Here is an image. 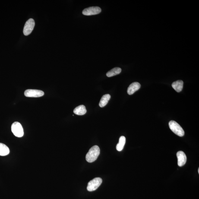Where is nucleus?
Segmentation results:
<instances>
[{"label":"nucleus","instance_id":"1","mask_svg":"<svg viewBox=\"0 0 199 199\" xmlns=\"http://www.w3.org/2000/svg\"><path fill=\"white\" fill-rule=\"evenodd\" d=\"M100 154V149L99 146L95 145L91 148L86 155V160L89 163L94 162Z\"/></svg>","mask_w":199,"mask_h":199},{"label":"nucleus","instance_id":"2","mask_svg":"<svg viewBox=\"0 0 199 199\" xmlns=\"http://www.w3.org/2000/svg\"><path fill=\"white\" fill-rule=\"evenodd\" d=\"M169 126L170 130L179 137H182L184 135V131L179 124L174 121H171L169 122Z\"/></svg>","mask_w":199,"mask_h":199},{"label":"nucleus","instance_id":"3","mask_svg":"<svg viewBox=\"0 0 199 199\" xmlns=\"http://www.w3.org/2000/svg\"><path fill=\"white\" fill-rule=\"evenodd\" d=\"M11 130L16 137H20L24 135L23 127L19 122H15L13 123L11 125Z\"/></svg>","mask_w":199,"mask_h":199},{"label":"nucleus","instance_id":"4","mask_svg":"<svg viewBox=\"0 0 199 199\" xmlns=\"http://www.w3.org/2000/svg\"><path fill=\"white\" fill-rule=\"evenodd\" d=\"M102 183V180L100 178H95L88 184L87 190L89 191H94L99 188Z\"/></svg>","mask_w":199,"mask_h":199},{"label":"nucleus","instance_id":"5","mask_svg":"<svg viewBox=\"0 0 199 199\" xmlns=\"http://www.w3.org/2000/svg\"><path fill=\"white\" fill-rule=\"evenodd\" d=\"M34 20L33 19L28 20L25 24L23 29V33L25 36H28L31 33L35 26Z\"/></svg>","mask_w":199,"mask_h":199},{"label":"nucleus","instance_id":"6","mask_svg":"<svg viewBox=\"0 0 199 199\" xmlns=\"http://www.w3.org/2000/svg\"><path fill=\"white\" fill-rule=\"evenodd\" d=\"M44 92L42 90L36 89H28L24 92V95L27 97H39L44 96Z\"/></svg>","mask_w":199,"mask_h":199},{"label":"nucleus","instance_id":"7","mask_svg":"<svg viewBox=\"0 0 199 199\" xmlns=\"http://www.w3.org/2000/svg\"><path fill=\"white\" fill-rule=\"evenodd\" d=\"M101 11V9L99 7H91L83 10L82 14L86 16L96 15L100 13Z\"/></svg>","mask_w":199,"mask_h":199},{"label":"nucleus","instance_id":"8","mask_svg":"<svg viewBox=\"0 0 199 199\" xmlns=\"http://www.w3.org/2000/svg\"><path fill=\"white\" fill-rule=\"evenodd\" d=\"M178 159V165L180 167H182L185 165L187 162V157L185 153L182 151H178L177 153Z\"/></svg>","mask_w":199,"mask_h":199},{"label":"nucleus","instance_id":"9","mask_svg":"<svg viewBox=\"0 0 199 199\" xmlns=\"http://www.w3.org/2000/svg\"><path fill=\"white\" fill-rule=\"evenodd\" d=\"M140 87V83L137 82H135L132 83L129 86L127 90V93L129 95L132 94L138 90Z\"/></svg>","mask_w":199,"mask_h":199},{"label":"nucleus","instance_id":"10","mask_svg":"<svg viewBox=\"0 0 199 199\" xmlns=\"http://www.w3.org/2000/svg\"><path fill=\"white\" fill-rule=\"evenodd\" d=\"M172 86L177 92H180L183 89V82L181 80H177L172 83Z\"/></svg>","mask_w":199,"mask_h":199},{"label":"nucleus","instance_id":"11","mask_svg":"<svg viewBox=\"0 0 199 199\" xmlns=\"http://www.w3.org/2000/svg\"><path fill=\"white\" fill-rule=\"evenodd\" d=\"M87 110L84 105H82L77 106L74 110V112L77 115H83L86 113Z\"/></svg>","mask_w":199,"mask_h":199},{"label":"nucleus","instance_id":"12","mask_svg":"<svg viewBox=\"0 0 199 199\" xmlns=\"http://www.w3.org/2000/svg\"><path fill=\"white\" fill-rule=\"evenodd\" d=\"M10 153V150L6 145L0 143V156H5Z\"/></svg>","mask_w":199,"mask_h":199},{"label":"nucleus","instance_id":"13","mask_svg":"<svg viewBox=\"0 0 199 199\" xmlns=\"http://www.w3.org/2000/svg\"><path fill=\"white\" fill-rule=\"evenodd\" d=\"M111 96L109 94L104 95L101 98L99 106L101 107H103L107 104L108 102L110 99Z\"/></svg>","mask_w":199,"mask_h":199},{"label":"nucleus","instance_id":"14","mask_svg":"<svg viewBox=\"0 0 199 199\" xmlns=\"http://www.w3.org/2000/svg\"><path fill=\"white\" fill-rule=\"evenodd\" d=\"M126 142V138L124 136H121L119 139V142L117 145L116 149L118 151H121L123 149Z\"/></svg>","mask_w":199,"mask_h":199},{"label":"nucleus","instance_id":"15","mask_svg":"<svg viewBox=\"0 0 199 199\" xmlns=\"http://www.w3.org/2000/svg\"><path fill=\"white\" fill-rule=\"evenodd\" d=\"M121 72V69L120 68H118V67H116V68L112 69L110 71L108 72L107 73L106 75L108 77H113L117 74H120Z\"/></svg>","mask_w":199,"mask_h":199},{"label":"nucleus","instance_id":"16","mask_svg":"<svg viewBox=\"0 0 199 199\" xmlns=\"http://www.w3.org/2000/svg\"><path fill=\"white\" fill-rule=\"evenodd\" d=\"M198 173H199V168H198Z\"/></svg>","mask_w":199,"mask_h":199}]
</instances>
